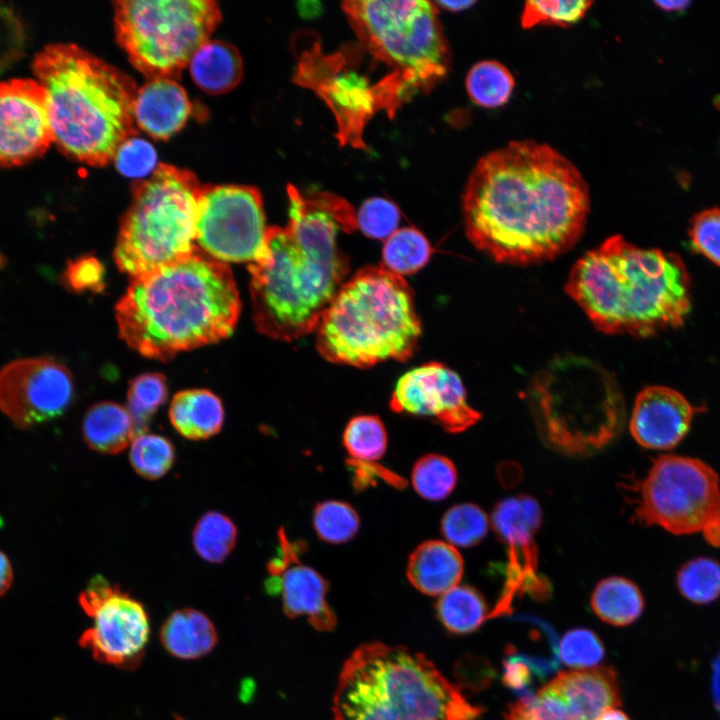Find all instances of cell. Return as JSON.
Listing matches in <instances>:
<instances>
[{
  "label": "cell",
  "instance_id": "cell-1",
  "mask_svg": "<svg viewBox=\"0 0 720 720\" xmlns=\"http://www.w3.org/2000/svg\"><path fill=\"white\" fill-rule=\"evenodd\" d=\"M588 185L551 146L513 141L482 156L463 197L469 241L498 263L529 265L571 249L584 232Z\"/></svg>",
  "mask_w": 720,
  "mask_h": 720
},
{
  "label": "cell",
  "instance_id": "cell-2",
  "mask_svg": "<svg viewBox=\"0 0 720 720\" xmlns=\"http://www.w3.org/2000/svg\"><path fill=\"white\" fill-rule=\"evenodd\" d=\"M287 195V226L268 227L266 256L248 265L256 328L280 341L315 332L350 271L339 234L358 229L353 206L334 193L288 184Z\"/></svg>",
  "mask_w": 720,
  "mask_h": 720
},
{
  "label": "cell",
  "instance_id": "cell-3",
  "mask_svg": "<svg viewBox=\"0 0 720 720\" xmlns=\"http://www.w3.org/2000/svg\"><path fill=\"white\" fill-rule=\"evenodd\" d=\"M241 301L230 268L199 248L132 279L115 308L121 339L141 355L168 361L218 342L236 327Z\"/></svg>",
  "mask_w": 720,
  "mask_h": 720
},
{
  "label": "cell",
  "instance_id": "cell-4",
  "mask_svg": "<svg viewBox=\"0 0 720 720\" xmlns=\"http://www.w3.org/2000/svg\"><path fill=\"white\" fill-rule=\"evenodd\" d=\"M565 290L606 334L654 336L682 326L692 306L691 278L678 254L620 235L580 257Z\"/></svg>",
  "mask_w": 720,
  "mask_h": 720
},
{
  "label": "cell",
  "instance_id": "cell-5",
  "mask_svg": "<svg viewBox=\"0 0 720 720\" xmlns=\"http://www.w3.org/2000/svg\"><path fill=\"white\" fill-rule=\"evenodd\" d=\"M32 69L47 94L58 149L93 167L112 162L136 133L133 78L73 43L47 45Z\"/></svg>",
  "mask_w": 720,
  "mask_h": 720
},
{
  "label": "cell",
  "instance_id": "cell-6",
  "mask_svg": "<svg viewBox=\"0 0 720 720\" xmlns=\"http://www.w3.org/2000/svg\"><path fill=\"white\" fill-rule=\"evenodd\" d=\"M332 713L333 720H475L481 709L422 654L372 642L344 663Z\"/></svg>",
  "mask_w": 720,
  "mask_h": 720
},
{
  "label": "cell",
  "instance_id": "cell-7",
  "mask_svg": "<svg viewBox=\"0 0 720 720\" xmlns=\"http://www.w3.org/2000/svg\"><path fill=\"white\" fill-rule=\"evenodd\" d=\"M315 333L324 359L366 368L409 359L422 327L408 283L379 265L366 266L345 281Z\"/></svg>",
  "mask_w": 720,
  "mask_h": 720
},
{
  "label": "cell",
  "instance_id": "cell-8",
  "mask_svg": "<svg viewBox=\"0 0 720 720\" xmlns=\"http://www.w3.org/2000/svg\"><path fill=\"white\" fill-rule=\"evenodd\" d=\"M528 399L543 439L562 453L597 452L623 428L625 405L618 383L586 357L554 358L531 381Z\"/></svg>",
  "mask_w": 720,
  "mask_h": 720
},
{
  "label": "cell",
  "instance_id": "cell-9",
  "mask_svg": "<svg viewBox=\"0 0 720 720\" xmlns=\"http://www.w3.org/2000/svg\"><path fill=\"white\" fill-rule=\"evenodd\" d=\"M202 188L192 171L170 164L136 182L115 245L118 268L134 279L193 254Z\"/></svg>",
  "mask_w": 720,
  "mask_h": 720
},
{
  "label": "cell",
  "instance_id": "cell-10",
  "mask_svg": "<svg viewBox=\"0 0 720 720\" xmlns=\"http://www.w3.org/2000/svg\"><path fill=\"white\" fill-rule=\"evenodd\" d=\"M342 7L362 48L414 92L432 88L447 74L450 52L434 2L360 0Z\"/></svg>",
  "mask_w": 720,
  "mask_h": 720
},
{
  "label": "cell",
  "instance_id": "cell-11",
  "mask_svg": "<svg viewBox=\"0 0 720 720\" xmlns=\"http://www.w3.org/2000/svg\"><path fill=\"white\" fill-rule=\"evenodd\" d=\"M114 31L128 60L148 79H176L222 19L213 0H119Z\"/></svg>",
  "mask_w": 720,
  "mask_h": 720
},
{
  "label": "cell",
  "instance_id": "cell-12",
  "mask_svg": "<svg viewBox=\"0 0 720 720\" xmlns=\"http://www.w3.org/2000/svg\"><path fill=\"white\" fill-rule=\"evenodd\" d=\"M634 518L674 535L700 532L720 515V479L692 457L661 455L635 488Z\"/></svg>",
  "mask_w": 720,
  "mask_h": 720
},
{
  "label": "cell",
  "instance_id": "cell-13",
  "mask_svg": "<svg viewBox=\"0 0 720 720\" xmlns=\"http://www.w3.org/2000/svg\"><path fill=\"white\" fill-rule=\"evenodd\" d=\"M196 245L221 262H259L267 253L266 217L260 191L248 185H203Z\"/></svg>",
  "mask_w": 720,
  "mask_h": 720
},
{
  "label": "cell",
  "instance_id": "cell-14",
  "mask_svg": "<svg viewBox=\"0 0 720 720\" xmlns=\"http://www.w3.org/2000/svg\"><path fill=\"white\" fill-rule=\"evenodd\" d=\"M79 604L94 621L79 639L98 662L132 670L141 662L149 638V618L141 602L105 577H93Z\"/></svg>",
  "mask_w": 720,
  "mask_h": 720
},
{
  "label": "cell",
  "instance_id": "cell-15",
  "mask_svg": "<svg viewBox=\"0 0 720 720\" xmlns=\"http://www.w3.org/2000/svg\"><path fill=\"white\" fill-rule=\"evenodd\" d=\"M295 81L313 90L331 109L341 144L365 148L363 130L372 116L382 110L378 81L371 83L352 69L344 53L324 54L317 41L301 49Z\"/></svg>",
  "mask_w": 720,
  "mask_h": 720
},
{
  "label": "cell",
  "instance_id": "cell-16",
  "mask_svg": "<svg viewBox=\"0 0 720 720\" xmlns=\"http://www.w3.org/2000/svg\"><path fill=\"white\" fill-rule=\"evenodd\" d=\"M542 520L538 502L527 495L500 501L491 516L492 527L506 546L507 563L502 593L488 618L510 614L516 597L525 593L545 598L550 587L539 573L536 533Z\"/></svg>",
  "mask_w": 720,
  "mask_h": 720
},
{
  "label": "cell",
  "instance_id": "cell-17",
  "mask_svg": "<svg viewBox=\"0 0 720 720\" xmlns=\"http://www.w3.org/2000/svg\"><path fill=\"white\" fill-rule=\"evenodd\" d=\"M620 703L611 667L571 670L559 673L533 696L512 704L505 720H596Z\"/></svg>",
  "mask_w": 720,
  "mask_h": 720
},
{
  "label": "cell",
  "instance_id": "cell-18",
  "mask_svg": "<svg viewBox=\"0 0 720 720\" xmlns=\"http://www.w3.org/2000/svg\"><path fill=\"white\" fill-rule=\"evenodd\" d=\"M74 394L68 368L52 358H25L0 371V410L23 429L65 412Z\"/></svg>",
  "mask_w": 720,
  "mask_h": 720
},
{
  "label": "cell",
  "instance_id": "cell-19",
  "mask_svg": "<svg viewBox=\"0 0 720 720\" xmlns=\"http://www.w3.org/2000/svg\"><path fill=\"white\" fill-rule=\"evenodd\" d=\"M54 143L48 98L36 79L0 82V166L24 165Z\"/></svg>",
  "mask_w": 720,
  "mask_h": 720
},
{
  "label": "cell",
  "instance_id": "cell-20",
  "mask_svg": "<svg viewBox=\"0 0 720 720\" xmlns=\"http://www.w3.org/2000/svg\"><path fill=\"white\" fill-rule=\"evenodd\" d=\"M390 408L433 419L450 433L463 432L481 419L480 412L468 405L459 375L439 362L403 374L392 392Z\"/></svg>",
  "mask_w": 720,
  "mask_h": 720
},
{
  "label": "cell",
  "instance_id": "cell-21",
  "mask_svg": "<svg viewBox=\"0 0 720 720\" xmlns=\"http://www.w3.org/2000/svg\"><path fill=\"white\" fill-rule=\"evenodd\" d=\"M697 411L677 390L648 386L635 399L629 429L634 440L644 448L672 449L688 433Z\"/></svg>",
  "mask_w": 720,
  "mask_h": 720
},
{
  "label": "cell",
  "instance_id": "cell-22",
  "mask_svg": "<svg viewBox=\"0 0 720 720\" xmlns=\"http://www.w3.org/2000/svg\"><path fill=\"white\" fill-rule=\"evenodd\" d=\"M133 112L138 128L154 139L166 140L184 127L192 103L176 80L148 79L137 89Z\"/></svg>",
  "mask_w": 720,
  "mask_h": 720
},
{
  "label": "cell",
  "instance_id": "cell-23",
  "mask_svg": "<svg viewBox=\"0 0 720 720\" xmlns=\"http://www.w3.org/2000/svg\"><path fill=\"white\" fill-rule=\"evenodd\" d=\"M267 585L272 592L275 587L281 592L283 611L287 617L305 616L318 631L327 632L335 628L336 615L326 600L329 584L313 568L297 561L280 576L272 577Z\"/></svg>",
  "mask_w": 720,
  "mask_h": 720
},
{
  "label": "cell",
  "instance_id": "cell-24",
  "mask_svg": "<svg viewBox=\"0 0 720 720\" xmlns=\"http://www.w3.org/2000/svg\"><path fill=\"white\" fill-rule=\"evenodd\" d=\"M463 570V559L453 545L429 540L411 553L406 573L409 582L418 591L441 596L459 584Z\"/></svg>",
  "mask_w": 720,
  "mask_h": 720
},
{
  "label": "cell",
  "instance_id": "cell-25",
  "mask_svg": "<svg viewBox=\"0 0 720 720\" xmlns=\"http://www.w3.org/2000/svg\"><path fill=\"white\" fill-rule=\"evenodd\" d=\"M193 82L205 93L219 95L234 89L242 80L244 65L239 51L231 44L209 39L189 62Z\"/></svg>",
  "mask_w": 720,
  "mask_h": 720
},
{
  "label": "cell",
  "instance_id": "cell-26",
  "mask_svg": "<svg viewBox=\"0 0 720 720\" xmlns=\"http://www.w3.org/2000/svg\"><path fill=\"white\" fill-rule=\"evenodd\" d=\"M174 429L189 440L208 439L220 432L224 408L218 396L206 389L176 393L169 406Z\"/></svg>",
  "mask_w": 720,
  "mask_h": 720
},
{
  "label": "cell",
  "instance_id": "cell-27",
  "mask_svg": "<svg viewBox=\"0 0 720 720\" xmlns=\"http://www.w3.org/2000/svg\"><path fill=\"white\" fill-rule=\"evenodd\" d=\"M160 640L173 656L196 659L211 652L218 642L217 631L211 620L193 608L174 611L163 623Z\"/></svg>",
  "mask_w": 720,
  "mask_h": 720
},
{
  "label": "cell",
  "instance_id": "cell-28",
  "mask_svg": "<svg viewBox=\"0 0 720 720\" xmlns=\"http://www.w3.org/2000/svg\"><path fill=\"white\" fill-rule=\"evenodd\" d=\"M82 435L89 448L106 454L122 452L135 437L128 410L110 401L99 402L88 409L82 422Z\"/></svg>",
  "mask_w": 720,
  "mask_h": 720
},
{
  "label": "cell",
  "instance_id": "cell-29",
  "mask_svg": "<svg viewBox=\"0 0 720 720\" xmlns=\"http://www.w3.org/2000/svg\"><path fill=\"white\" fill-rule=\"evenodd\" d=\"M591 607L602 621L615 626H626L642 614L644 597L634 582L613 576L596 585L591 596Z\"/></svg>",
  "mask_w": 720,
  "mask_h": 720
},
{
  "label": "cell",
  "instance_id": "cell-30",
  "mask_svg": "<svg viewBox=\"0 0 720 720\" xmlns=\"http://www.w3.org/2000/svg\"><path fill=\"white\" fill-rule=\"evenodd\" d=\"M436 610L444 627L456 634L473 632L488 619L485 599L468 585H457L442 594Z\"/></svg>",
  "mask_w": 720,
  "mask_h": 720
},
{
  "label": "cell",
  "instance_id": "cell-31",
  "mask_svg": "<svg viewBox=\"0 0 720 720\" xmlns=\"http://www.w3.org/2000/svg\"><path fill=\"white\" fill-rule=\"evenodd\" d=\"M466 91L476 105L498 108L506 104L512 95L515 80L510 70L495 60H483L474 64L467 73Z\"/></svg>",
  "mask_w": 720,
  "mask_h": 720
},
{
  "label": "cell",
  "instance_id": "cell-32",
  "mask_svg": "<svg viewBox=\"0 0 720 720\" xmlns=\"http://www.w3.org/2000/svg\"><path fill=\"white\" fill-rule=\"evenodd\" d=\"M431 252L429 241L419 230L413 227L397 229L385 240L383 266L403 277L421 269L428 262Z\"/></svg>",
  "mask_w": 720,
  "mask_h": 720
},
{
  "label": "cell",
  "instance_id": "cell-33",
  "mask_svg": "<svg viewBox=\"0 0 720 720\" xmlns=\"http://www.w3.org/2000/svg\"><path fill=\"white\" fill-rule=\"evenodd\" d=\"M192 538L194 549L203 560L221 563L236 544L237 527L228 516L209 511L196 523Z\"/></svg>",
  "mask_w": 720,
  "mask_h": 720
},
{
  "label": "cell",
  "instance_id": "cell-34",
  "mask_svg": "<svg viewBox=\"0 0 720 720\" xmlns=\"http://www.w3.org/2000/svg\"><path fill=\"white\" fill-rule=\"evenodd\" d=\"M167 395V382L162 374L145 373L131 381L127 392V410L133 422L135 437L146 432L151 417L166 402Z\"/></svg>",
  "mask_w": 720,
  "mask_h": 720
},
{
  "label": "cell",
  "instance_id": "cell-35",
  "mask_svg": "<svg viewBox=\"0 0 720 720\" xmlns=\"http://www.w3.org/2000/svg\"><path fill=\"white\" fill-rule=\"evenodd\" d=\"M676 584L681 595L695 604H708L720 597V562L697 557L677 572Z\"/></svg>",
  "mask_w": 720,
  "mask_h": 720
},
{
  "label": "cell",
  "instance_id": "cell-36",
  "mask_svg": "<svg viewBox=\"0 0 720 720\" xmlns=\"http://www.w3.org/2000/svg\"><path fill=\"white\" fill-rule=\"evenodd\" d=\"M411 480L415 491L421 497L439 501L454 490L457 470L449 458L439 454H428L415 463Z\"/></svg>",
  "mask_w": 720,
  "mask_h": 720
},
{
  "label": "cell",
  "instance_id": "cell-37",
  "mask_svg": "<svg viewBox=\"0 0 720 720\" xmlns=\"http://www.w3.org/2000/svg\"><path fill=\"white\" fill-rule=\"evenodd\" d=\"M343 444L352 459L373 462L380 459L387 448V433L378 416L353 417L345 427Z\"/></svg>",
  "mask_w": 720,
  "mask_h": 720
},
{
  "label": "cell",
  "instance_id": "cell-38",
  "mask_svg": "<svg viewBox=\"0 0 720 720\" xmlns=\"http://www.w3.org/2000/svg\"><path fill=\"white\" fill-rule=\"evenodd\" d=\"M489 519L483 509L473 503L449 508L441 520V532L447 542L458 547L478 544L487 534Z\"/></svg>",
  "mask_w": 720,
  "mask_h": 720
},
{
  "label": "cell",
  "instance_id": "cell-39",
  "mask_svg": "<svg viewBox=\"0 0 720 720\" xmlns=\"http://www.w3.org/2000/svg\"><path fill=\"white\" fill-rule=\"evenodd\" d=\"M174 461L175 448L166 437L144 433L133 439L130 462L141 477L159 479L171 469Z\"/></svg>",
  "mask_w": 720,
  "mask_h": 720
},
{
  "label": "cell",
  "instance_id": "cell-40",
  "mask_svg": "<svg viewBox=\"0 0 720 720\" xmlns=\"http://www.w3.org/2000/svg\"><path fill=\"white\" fill-rule=\"evenodd\" d=\"M313 526L323 541L342 544L357 534L360 518L357 511L348 503L328 500L317 504L314 508Z\"/></svg>",
  "mask_w": 720,
  "mask_h": 720
},
{
  "label": "cell",
  "instance_id": "cell-41",
  "mask_svg": "<svg viewBox=\"0 0 720 720\" xmlns=\"http://www.w3.org/2000/svg\"><path fill=\"white\" fill-rule=\"evenodd\" d=\"M593 2L527 1L521 14V26L529 29L538 25L567 27L581 20Z\"/></svg>",
  "mask_w": 720,
  "mask_h": 720
},
{
  "label": "cell",
  "instance_id": "cell-42",
  "mask_svg": "<svg viewBox=\"0 0 720 720\" xmlns=\"http://www.w3.org/2000/svg\"><path fill=\"white\" fill-rule=\"evenodd\" d=\"M401 219L399 208L382 197L367 199L356 213L357 227L372 239L386 240L396 230Z\"/></svg>",
  "mask_w": 720,
  "mask_h": 720
},
{
  "label": "cell",
  "instance_id": "cell-43",
  "mask_svg": "<svg viewBox=\"0 0 720 720\" xmlns=\"http://www.w3.org/2000/svg\"><path fill=\"white\" fill-rule=\"evenodd\" d=\"M604 647L598 636L588 629L567 632L559 646V658L568 666L589 669L603 659Z\"/></svg>",
  "mask_w": 720,
  "mask_h": 720
},
{
  "label": "cell",
  "instance_id": "cell-44",
  "mask_svg": "<svg viewBox=\"0 0 720 720\" xmlns=\"http://www.w3.org/2000/svg\"><path fill=\"white\" fill-rule=\"evenodd\" d=\"M688 236L696 252L720 266V207H710L694 214Z\"/></svg>",
  "mask_w": 720,
  "mask_h": 720
},
{
  "label": "cell",
  "instance_id": "cell-45",
  "mask_svg": "<svg viewBox=\"0 0 720 720\" xmlns=\"http://www.w3.org/2000/svg\"><path fill=\"white\" fill-rule=\"evenodd\" d=\"M113 161L122 175L141 177L155 170L156 152L150 143L134 135L119 147Z\"/></svg>",
  "mask_w": 720,
  "mask_h": 720
},
{
  "label": "cell",
  "instance_id": "cell-46",
  "mask_svg": "<svg viewBox=\"0 0 720 720\" xmlns=\"http://www.w3.org/2000/svg\"><path fill=\"white\" fill-rule=\"evenodd\" d=\"M104 267L93 256H81L68 262L60 282L73 292L98 291L104 286Z\"/></svg>",
  "mask_w": 720,
  "mask_h": 720
},
{
  "label": "cell",
  "instance_id": "cell-47",
  "mask_svg": "<svg viewBox=\"0 0 720 720\" xmlns=\"http://www.w3.org/2000/svg\"><path fill=\"white\" fill-rule=\"evenodd\" d=\"M13 581V570L8 557L0 551V597L10 588Z\"/></svg>",
  "mask_w": 720,
  "mask_h": 720
},
{
  "label": "cell",
  "instance_id": "cell-48",
  "mask_svg": "<svg viewBox=\"0 0 720 720\" xmlns=\"http://www.w3.org/2000/svg\"><path fill=\"white\" fill-rule=\"evenodd\" d=\"M702 532L710 545L720 547V515L708 522Z\"/></svg>",
  "mask_w": 720,
  "mask_h": 720
},
{
  "label": "cell",
  "instance_id": "cell-49",
  "mask_svg": "<svg viewBox=\"0 0 720 720\" xmlns=\"http://www.w3.org/2000/svg\"><path fill=\"white\" fill-rule=\"evenodd\" d=\"M654 4L667 12H681L689 8L691 1L673 0V1H655Z\"/></svg>",
  "mask_w": 720,
  "mask_h": 720
},
{
  "label": "cell",
  "instance_id": "cell-50",
  "mask_svg": "<svg viewBox=\"0 0 720 720\" xmlns=\"http://www.w3.org/2000/svg\"><path fill=\"white\" fill-rule=\"evenodd\" d=\"M437 8L444 10L459 12L466 10L475 4V1H436L434 2Z\"/></svg>",
  "mask_w": 720,
  "mask_h": 720
},
{
  "label": "cell",
  "instance_id": "cell-51",
  "mask_svg": "<svg viewBox=\"0 0 720 720\" xmlns=\"http://www.w3.org/2000/svg\"><path fill=\"white\" fill-rule=\"evenodd\" d=\"M596 720H630L625 713L617 708L605 710Z\"/></svg>",
  "mask_w": 720,
  "mask_h": 720
},
{
  "label": "cell",
  "instance_id": "cell-52",
  "mask_svg": "<svg viewBox=\"0 0 720 720\" xmlns=\"http://www.w3.org/2000/svg\"><path fill=\"white\" fill-rule=\"evenodd\" d=\"M6 263H7L6 257H5V255L2 254V252L0 251V269H2L3 267H5Z\"/></svg>",
  "mask_w": 720,
  "mask_h": 720
},
{
  "label": "cell",
  "instance_id": "cell-53",
  "mask_svg": "<svg viewBox=\"0 0 720 720\" xmlns=\"http://www.w3.org/2000/svg\"><path fill=\"white\" fill-rule=\"evenodd\" d=\"M175 718H176V720H184V719L180 718L179 716H175Z\"/></svg>",
  "mask_w": 720,
  "mask_h": 720
}]
</instances>
